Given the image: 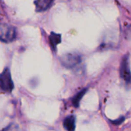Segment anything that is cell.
<instances>
[{
  "label": "cell",
  "mask_w": 131,
  "mask_h": 131,
  "mask_svg": "<svg viewBox=\"0 0 131 131\" xmlns=\"http://www.w3.org/2000/svg\"><path fill=\"white\" fill-rule=\"evenodd\" d=\"M54 0H36L35 1V5L36 7V11L38 12H45L48 10L53 4Z\"/></svg>",
  "instance_id": "5"
},
{
  "label": "cell",
  "mask_w": 131,
  "mask_h": 131,
  "mask_svg": "<svg viewBox=\"0 0 131 131\" xmlns=\"http://www.w3.org/2000/svg\"><path fill=\"white\" fill-rule=\"evenodd\" d=\"M75 123L76 118L74 116H68L67 117L63 122V126L65 130L68 131H73L75 130Z\"/></svg>",
  "instance_id": "6"
},
{
  "label": "cell",
  "mask_w": 131,
  "mask_h": 131,
  "mask_svg": "<svg viewBox=\"0 0 131 131\" xmlns=\"http://www.w3.org/2000/svg\"><path fill=\"white\" fill-rule=\"evenodd\" d=\"M124 120H125V117H121L118 118L117 120L112 121V123H113L114 124H115V125H120L121 124H122V123L124 122Z\"/></svg>",
  "instance_id": "9"
},
{
  "label": "cell",
  "mask_w": 131,
  "mask_h": 131,
  "mask_svg": "<svg viewBox=\"0 0 131 131\" xmlns=\"http://www.w3.org/2000/svg\"><path fill=\"white\" fill-rule=\"evenodd\" d=\"M0 88L5 92L10 93L14 88L11 73L8 68H5L0 74Z\"/></svg>",
  "instance_id": "3"
},
{
  "label": "cell",
  "mask_w": 131,
  "mask_h": 131,
  "mask_svg": "<svg viewBox=\"0 0 131 131\" xmlns=\"http://www.w3.org/2000/svg\"><path fill=\"white\" fill-rule=\"evenodd\" d=\"M49 41L51 45V48L53 51H56L57 45L61 41V36L59 34H56L54 32H51L49 36Z\"/></svg>",
  "instance_id": "7"
},
{
  "label": "cell",
  "mask_w": 131,
  "mask_h": 131,
  "mask_svg": "<svg viewBox=\"0 0 131 131\" xmlns=\"http://www.w3.org/2000/svg\"><path fill=\"white\" fill-rule=\"evenodd\" d=\"M16 38V31L13 26L6 22L0 21V40L3 42H11Z\"/></svg>",
  "instance_id": "1"
},
{
  "label": "cell",
  "mask_w": 131,
  "mask_h": 131,
  "mask_svg": "<svg viewBox=\"0 0 131 131\" xmlns=\"http://www.w3.org/2000/svg\"><path fill=\"white\" fill-rule=\"evenodd\" d=\"M82 61V57L78 53H68L61 57V62L67 68H74Z\"/></svg>",
  "instance_id": "2"
},
{
  "label": "cell",
  "mask_w": 131,
  "mask_h": 131,
  "mask_svg": "<svg viewBox=\"0 0 131 131\" xmlns=\"http://www.w3.org/2000/svg\"><path fill=\"white\" fill-rule=\"evenodd\" d=\"M88 91V88H84L83 90H81V91H79L78 93H77L71 99V102L74 105V107L78 108L79 107L80 105V102L81 101V99L83 98V97L84 96V94H86V92Z\"/></svg>",
  "instance_id": "8"
},
{
  "label": "cell",
  "mask_w": 131,
  "mask_h": 131,
  "mask_svg": "<svg viewBox=\"0 0 131 131\" xmlns=\"http://www.w3.org/2000/svg\"><path fill=\"white\" fill-rule=\"evenodd\" d=\"M120 75L127 83L131 82V71L129 63V56L124 55L120 67Z\"/></svg>",
  "instance_id": "4"
}]
</instances>
